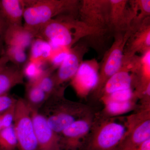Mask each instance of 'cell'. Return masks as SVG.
I'll return each instance as SVG.
<instances>
[{"label":"cell","mask_w":150,"mask_h":150,"mask_svg":"<svg viewBox=\"0 0 150 150\" xmlns=\"http://www.w3.org/2000/svg\"><path fill=\"white\" fill-rule=\"evenodd\" d=\"M105 33L89 27L76 16L63 15L43 25L37 30L35 37L47 41L53 47L69 49L82 38L99 36Z\"/></svg>","instance_id":"6da1fadb"},{"label":"cell","mask_w":150,"mask_h":150,"mask_svg":"<svg viewBox=\"0 0 150 150\" xmlns=\"http://www.w3.org/2000/svg\"><path fill=\"white\" fill-rule=\"evenodd\" d=\"M64 91L49 97L38 110L57 135L93 110L87 105L67 99Z\"/></svg>","instance_id":"7a4b0ae2"},{"label":"cell","mask_w":150,"mask_h":150,"mask_svg":"<svg viewBox=\"0 0 150 150\" xmlns=\"http://www.w3.org/2000/svg\"><path fill=\"white\" fill-rule=\"evenodd\" d=\"M23 26L34 36L41 26L56 17L63 15L78 16L79 3L78 0H23Z\"/></svg>","instance_id":"3957f363"},{"label":"cell","mask_w":150,"mask_h":150,"mask_svg":"<svg viewBox=\"0 0 150 150\" xmlns=\"http://www.w3.org/2000/svg\"><path fill=\"white\" fill-rule=\"evenodd\" d=\"M126 117L95 112L86 150H118L127 131Z\"/></svg>","instance_id":"277c9868"},{"label":"cell","mask_w":150,"mask_h":150,"mask_svg":"<svg viewBox=\"0 0 150 150\" xmlns=\"http://www.w3.org/2000/svg\"><path fill=\"white\" fill-rule=\"evenodd\" d=\"M134 31L130 29L126 32L115 33L114 41L105 52L100 65L98 83L93 92L95 97L98 98L108 80L121 69L125 45Z\"/></svg>","instance_id":"5b68a950"},{"label":"cell","mask_w":150,"mask_h":150,"mask_svg":"<svg viewBox=\"0 0 150 150\" xmlns=\"http://www.w3.org/2000/svg\"><path fill=\"white\" fill-rule=\"evenodd\" d=\"M126 117L127 131L118 150H135L150 139V107H138Z\"/></svg>","instance_id":"8992f818"},{"label":"cell","mask_w":150,"mask_h":150,"mask_svg":"<svg viewBox=\"0 0 150 150\" xmlns=\"http://www.w3.org/2000/svg\"><path fill=\"white\" fill-rule=\"evenodd\" d=\"M95 112L93 110L58 135L55 150H86Z\"/></svg>","instance_id":"52a82bcc"},{"label":"cell","mask_w":150,"mask_h":150,"mask_svg":"<svg viewBox=\"0 0 150 150\" xmlns=\"http://www.w3.org/2000/svg\"><path fill=\"white\" fill-rule=\"evenodd\" d=\"M13 125L18 150H39L29 107L24 98L17 100Z\"/></svg>","instance_id":"ba28073f"},{"label":"cell","mask_w":150,"mask_h":150,"mask_svg":"<svg viewBox=\"0 0 150 150\" xmlns=\"http://www.w3.org/2000/svg\"><path fill=\"white\" fill-rule=\"evenodd\" d=\"M110 0H82L78 18L89 27L106 33L110 30Z\"/></svg>","instance_id":"9c48e42d"},{"label":"cell","mask_w":150,"mask_h":150,"mask_svg":"<svg viewBox=\"0 0 150 150\" xmlns=\"http://www.w3.org/2000/svg\"><path fill=\"white\" fill-rule=\"evenodd\" d=\"M100 65L96 59L83 61L70 83L77 95L86 98L93 92L98 83Z\"/></svg>","instance_id":"30bf717a"},{"label":"cell","mask_w":150,"mask_h":150,"mask_svg":"<svg viewBox=\"0 0 150 150\" xmlns=\"http://www.w3.org/2000/svg\"><path fill=\"white\" fill-rule=\"evenodd\" d=\"M88 50L87 46L82 43H78L69 49L64 60L57 69V71L54 74L58 88H65V84L73 79Z\"/></svg>","instance_id":"8fae6325"},{"label":"cell","mask_w":150,"mask_h":150,"mask_svg":"<svg viewBox=\"0 0 150 150\" xmlns=\"http://www.w3.org/2000/svg\"><path fill=\"white\" fill-rule=\"evenodd\" d=\"M123 63L127 65L134 75V91L139 99L150 87V50L139 56H123Z\"/></svg>","instance_id":"7c38bea8"},{"label":"cell","mask_w":150,"mask_h":150,"mask_svg":"<svg viewBox=\"0 0 150 150\" xmlns=\"http://www.w3.org/2000/svg\"><path fill=\"white\" fill-rule=\"evenodd\" d=\"M29 108L39 150H55L58 135L39 110Z\"/></svg>","instance_id":"4fadbf2b"},{"label":"cell","mask_w":150,"mask_h":150,"mask_svg":"<svg viewBox=\"0 0 150 150\" xmlns=\"http://www.w3.org/2000/svg\"><path fill=\"white\" fill-rule=\"evenodd\" d=\"M150 50V17L147 18L130 35L125 45L123 56L142 55Z\"/></svg>","instance_id":"5bb4252c"},{"label":"cell","mask_w":150,"mask_h":150,"mask_svg":"<svg viewBox=\"0 0 150 150\" xmlns=\"http://www.w3.org/2000/svg\"><path fill=\"white\" fill-rule=\"evenodd\" d=\"M134 75L128 67L123 63L121 69L109 78L100 94L98 99L112 93L129 88L134 89Z\"/></svg>","instance_id":"9a60e30c"},{"label":"cell","mask_w":150,"mask_h":150,"mask_svg":"<svg viewBox=\"0 0 150 150\" xmlns=\"http://www.w3.org/2000/svg\"><path fill=\"white\" fill-rule=\"evenodd\" d=\"M127 0H110V30L115 32H126L131 29L129 23Z\"/></svg>","instance_id":"2e32d148"},{"label":"cell","mask_w":150,"mask_h":150,"mask_svg":"<svg viewBox=\"0 0 150 150\" xmlns=\"http://www.w3.org/2000/svg\"><path fill=\"white\" fill-rule=\"evenodd\" d=\"M23 0H1L0 18L6 26L22 25Z\"/></svg>","instance_id":"e0dca14e"},{"label":"cell","mask_w":150,"mask_h":150,"mask_svg":"<svg viewBox=\"0 0 150 150\" xmlns=\"http://www.w3.org/2000/svg\"><path fill=\"white\" fill-rule=\"evenodd\" d=\"M3 38L7 46H18L25 50L30 47L35 38L32 33L23 25L6 26Z\"/></svg>","instance_id":"ac0fdd59"},{"label":"cell","mask_w":150,"mask_h":150,"mask_svg":"<svg viewBox=\"0 0 150 150\" xmlns=\"http://www.w3.org/2000/svg\"><path fill=\"white\" fill-rule=\"evenodd\" d=\"M130 27L135 31L147 18L150 17V0L128 1Z\"/></svg>","instance_id":"d6986e66"},{"label":"cell","mask_w":150,"mask_h":150,"mask_svg":"<svg viewBox=\"0 0 150 150\" xmlns=\"http://www.w3.org/2000/svg\"><path fill=\"white\" fill-rule=\"evenodd\" d=\"M22 69L15 65L7 66L0 72V96L8 93L14 87L24 83Z\"/></svg>","instance_id":"ffe728a7"},{"label":"cell","mask_w":150,"mask_h":150,"mask_svg":"<svg viewBox=\"0 0 150 150\" xmlns=\"http://www.w3.org/2000/svg\"><path fill=\"white\" fill-rule=\"evenodd\" d=\"M139 99L132 100L125 102L108 101L103 103V109L100 112L107 117L121 116L127 112L135 110L139 107Z\"/></svg>","instance_id":"44dd1931"},{"label":"cell","mask_w":150,"mask_h":150,"mask_svg":"<svg viewBox=\"0 0 150 150\" xmlns=\"http://www.w3.org/2000/svg\"><path fill=\"white\" fill-rule=\"evenodd\" d=\"M30 47L28 60L41 65L48 62L54 51L50 43L40 38L34 39Z\"/></svg>","instance_id":"7402d4cb"},{"label":"cell","mask_w":150,"mask_h":150,"mask_svg":"<svg viewBox=\"0 0 150 150\" xmlns=\"http://www.w3.org/2000/svg\"><path fill=\"white\" fill-rule=\"evenodd\" d=\"M25 102L31 108L39 110L49 97L33 82H28L25 88Z\"/></svg>","instance_id":"603a6c76"},{"label":"cell","mask_w":150,"mask_h":150,"mask_svg":"<svg viewBox=\"0 0 150 150\" xmlns=\"http://www.w3.org/2000/svg\"><path fill=\"white\" fill-rule=\"evenodd\" d=\"M53 71L48 68L45 70L43 74L35 81L37 84L48 97L62 91L65 90L66 88H59L56 86Z\"/></svg>","instance_id":"cb8c5ba5"},{"label":"cell","mask_w":150,"mask_h":150,"mask_svg":"<svg viewBox=\"0 0 150 150\" xmlns=\"http://www.w3.org/2000/svg\"><path fill=\"white\" fill-rule=\"evenodd\" d=\"M0 150H18L17 139L13 125L0 131Z\"/></svg>","instance_id":"d4e9b609"},{"label":"cell","mask_w":150,"mask_h":150,"mask_svg":"<svg viewBox=\"0 0 150 150\" xmlns=\"http://www.w3.org/2000/svg\"><path fill=\"white\" fill-rule=\"evenodd\" d=\"M4 55L7 57L9 62L11 61L14 65L20 68L24 66L29 60L25 49L18 46H7Z\"/></svg>","instance_id":"484cf974"},{"label":"cell","mask_w":150,"mask_h":150,"mask_svg":"<svg viewBox=\"0 0 150 150\" xmlns=\"http://www.w3.org/2000/svg\"><path fill=\"white\" fill-rule=\"evenodd\" d=\"M136 99H139V98L134 89L129 88L112 93L100 98L99 100L103 103L108 101L125 102Z\"/></svg>","instance_id":"4316f807"},{"label":"cell","mask_w":150,"mask_h":150,"mask_svg":"<svg viewBox=\"0 0 150 150\" xmlns=\"http://www.w3.org/2000/svg\"><path fill=\"white\" fill-rule=\"evenodd\" d=\"M24 78L28 79V82L37 81L46 69H43L42 65L30 62L28 60L22 69Z\"/></svg>","instance_id":"83f0119b"},{"label":"cell","mask_w":150,"mask_h":150,"mask_svg":"<svg viewBox=\"0 0 150 150\" xmlns=\"http://www.w3.org/2000/svg\"><path fill=\"white\" fill-rule=\"evenodd\" d=\"M69 49L58 48V50L56 52H54L53 51L51 58L48 61L51 65L49 69L53 71L56 69H58L67 56Z\"/></svg>","instance_id":"f1b7e54d"},{"label":"cell","mask_w":150,"mask_h":150,"mask_svg":"<svg viewBox=\"0 0 150 150\" xmlns=\"http://www.w3.org/2000/svg\"><path fill=\"white\" fill-rule=\"evenodd\" d=\"M16 103L8 108L2 113L3 129L10 127L13 125L15 115Z\"/></svg>","instance_id":"f546056e"},{"label":"cell","mask_w":150,"mask_h":150,"mask_svg":"<svg viewBox=\"0 0 150 150\" xmlns=\"http://www.w3.org/2000/svg\"><path fill=\"white\" fill-rule=\"evenodd\" d=\"M17 99L9 94L8 93L0 96V113L15 104Z\"/></svg>","instance_id":"4dcf8cb0"},{"label":"cell","mask_w":150,"mask_h":150,"mask_svg":"<svg viewBox=\"0 0 150 150\" xmlns=\"http://www.w3.org/2000/svg\"><path fill=\"white\" fill-rule=\"evenodd\" d=\"M8 62H9L8 59L5 55H4L0 58V72L7 67Z\"/></svg>","instance_id":"1f68e13d"},{"label":"cell","mask_w":150,"mask_h":150,"mask_svg":"<svg viewBox=\"0 0 150 150\" xmlns=\"http://www.w3.org/2000/svg\"><path fill=\"white\" fill-rule=\"evenodd\" d=\"M135 150H150V139L144 142Z\"/></svg>","instance_id":"d6a6232c"},{"label":"cell","mask_w":150,"mask_h":150,"mask_svg":"<svg viewBox=\"0 0 150 150\" xmlns=\"http://www.w3.org/2000/svg\"><path fill=\"white\" fill-rule=\"evenodd\" d=\"M6 27V24L0 18V42H1V38L4 37V33Z\"/></svg>","instance_id":"836d02e7"},{"label":"cell","mask_w":150,"mask_h":150,"mask_svg":"<svg viewBox=\"0 0 150 150\" xmlns=\"http://www.w3.org/2000/svg\"><path fill=\"white\" fill-rule=\"evenodd\" d=\"M2 112L0 113V131L3 129L2 124Z\"/></svg>","instance_id":"e575fe53"}]
</instances>
